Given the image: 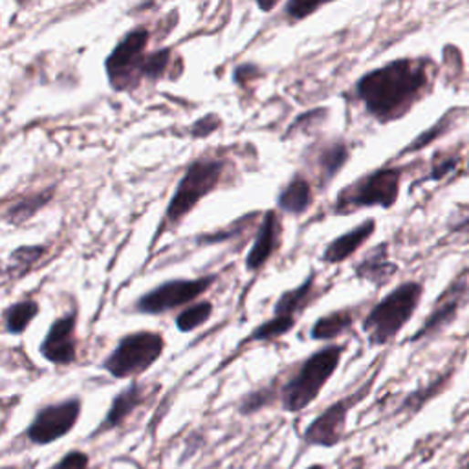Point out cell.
I'll use <instances>...</instances> for the list:
<instances>
[{
    "instance_id": "9",
    "label": "cell",
    "mask_w": 469,
    "mask_h": 469,
    "mask_svg": "<svg viewBox=\"0 0 469 469\" xmlns=\"http://www.w3.org/2000/svg\"><path fill=\"white\" fill-rule=\"evenodd\" d=\"M83 411L81 398H68L37 411L25 434L34 445H50L72 433Z\"/></svg>"
},
{
    "instance_id": "33",
    "label": "cell",
    "mask_w": 469,
    "mask_h": 469,
    "mask_svg": "<svg viewBox=\"0 0 469 469\" xmlns=\"http://www.w3.org/2000/svg\"><path fill=\"white\" fill-rule=\"evenodd\" d=\"M454 231H469V216H467L465 220H462V222L454 227Z\"/></svg>"
},
{
    "instance_id": "34",
    "label": "cell",
    "mask_w": 469,
    "mask_h": 469,
    "mask_svg": "<svg viewBox=\"0 0 469 469\" xmlns=\"http://www.w3.org/2000/svg\"><path fill=\"white\" fill-rule=\"evenodd\" d=\"M456 469H469V458H467L465 462H462V464H460Z\"/></svg>"
},
{
    "instance_id": "6",
    "label": "cell",
    "mask_w": 469,
    "mask_h": 469,
    "mask_svg": "<svg viewBox=\"0 0 469 469\" xmlns=\"http://www.w3.org/2000/svg\"><path fill=\"white\" fill-rule=\"evenodd\" d=\"M163 352L165 339L160 332L140 330L123 336L101 367L116 380H130L154 367Z\"/></svg>"
},
{
    "instance_id": "26",
    "label": "cell",
    "mask_w": 469,
    "mask_h": 469,
    "mask_svg": "<svg viewBox=\"0 0 469 469\" xmlns=\"http://www.w3.org/2000/svg\"><path fill=\"white\" fill-rule=\"evenodd\" d=\"M277 396H279V392L276 387H261L257 391H252L239 401V412L243 416L259 412L261 409L272 405L277 400Z\"/></svg>"
},
{
    "instance_id": "32",
    "label": "cell",
    "mask_w": 469,
    "mask_h": 469,
    "mask_svg": "<svg viewBox=\"0 0 469 469\" xmlns=\"http://www.w3.org/2000/svg\"><path fill=\"white\" fill-rule=\"evenodd\" d=\"M279 3H281V0H257V6L263 12H272Z\"/></svg>"
},
{
    "instance_id": "35",
    "label": "cell",
    "mask_w": 469,
    "mask_h": 469,
    "mask_svg": "<svg viewBox=\"0 0 469 469\" xmlns=\"http://www.w3.org/2000/svg\"><path fill=\"white\" fill-rule=\"evenodd\" d=\"M307 469H325V465H321V464H314V465H308Z\"/></svg>"
},
{
    "instance_id": "20",
    "label": "cell",
    "mask_w": 469,
    "mask_h": 469,
    "mask_svg": "<svg viewBox=\"0 0 469 469\" xmlns=\"http://www.w3.org/2000/svg\"><path fill=\"white\" fill-rule=\"evenodd\" d=\"M356 323V310L354 308H343L330 312L323 318H319L310 330V338L314 341H332L339 336L347 334Z\"/></svg>"
},
{
    "instance_id": "36",
    "label": "cell",
    "mask_w": 469,
    "mask_h": 469,
    "mask_svg": "<svg viewBox=\"0 0 469 469\" xmlns=\"http://www.w3.org/2000/svg\"><path fill=\"white\" fill-rule=\"evenodd\" d=\"M3 469H17V467H14V465H5Z\"/></svg>"
},
{
    "instance_id": "29",
    "label": "cell",
    "mask_w": 469,
    "mask_h": 469,
    "mask_svg": "<svg viewBox=\"0 0 469 469\" xmlns=\"http://www.w3.org/2000/svg\"><path fill=\"white\" fill-rule=\"evenodd\" d=\"M48 469H90V458L83 451H70Z\"/></svg>"
},
{
    "instance_id": "7",
    "label": "cell",
    "mask_w": 469,
    "mask_h": 469,
    "mask_svg": "<svg viewBox=\"0 0 469 469\" xmlns=\"http://www.w3.org/2000/svg\"><path fill=\"white\" fill-rule=\"evenodd\" d=\"M149 37L151 34L147 28H134L116 45L112 54L107 57V78L116 92L134 90L145 79L149 63Z\"/></svg>"
},
{
    "instance_id": "2",
    "label": "cell",
    "mask_w": 469,
    "mask_h": 469,
    "mask_svg": "<svg viewBox=\"0 0 469 469\" xmlns=\"http://www.w3.org/2000/svg\"><path fill=\"white\" fill-rule=\"evenodd\" d=\"M345 345H328L310 354L281 389V405L288 412H301L312 405L332 380L345 354Z\"/></svg>"
},
{
    "instance_id": "16",
    "label": "cell",
    "mask_w": 469,
    "mask_h": 469,
    "mask_svg": "<svg viewBox=\"0 0 469 469\" xmlns=\"http://www.w3.org/2000/svg\"><path fill=\"white\" fill-rule=\"evenodd\" d=\"M398 272V266L389 261V246L380 245L372 248L354 268L358 279L367 281L374 287H385Z\"/></svg>"
},
{
    "instance_id": "25",
    "label": "cell",
    "mask_w": 469,
    "mask_h": 469,
    "mask_svg": "<svg viewBox=\"0 0 469 469\" xmlns=\"http://www.w3.org/2000/svg\"><path fill=\"white\" fill-rule=\"evenodd\" d=\"M297 321L296 319H288V318H281V316H272L268 321H265L263 325H259L245 341V343H257V341H274L279 338H285L287 334L292 332V328H296Z\"/></svg>"
},
{
    "instance_id": "27",
    "label": "cell",
    "mask_w": 469,
    "mask_h": 469,
    "mask_svg": "<svg viewBox=\"0 0 469 469\" xmlns=\"http://www.w3.org/2000/svg\"><path fill=\"white\" fill-rule=\"evenodd\" d=\"M334 3V0H288L285 6V17L290 25L301 23L314 16L319 8Z\"/></svg>"
},
{
    "instance_id": "21",
    "label": "cell",
    "mask_w": 469,
    "mask_h": 469,
    "mask_svg": "<svg viewBox=\"0 0 469 469\" xmlns=\"http://www.w3.org/2000/svg\"><path fill=\"white\" fill-rule=\"evenodd\" d=\"M349 147L343 141H332L323 147L318 156V169H319V182L321 185H328L347 165L349 162Z\"/></svg>"
},
{
    "instance_id": "22",
    "label": "cell",
    "mask_w": 469,
    "mask_h": 469,
    "mask_svg": "<svg viewBox=\"0 0 469 469\" xmlns=\"http://www.w3.org/2000/svg\"><path fill=\"white\" fill-rule=\"evenodd\" d=\"M39 312L41 307L34 299H23L10 305L5 310V332L10 336H23L26 328L36 321Z\"/></svg>"
},
{
    "instance_id": "15",
    "label": "cell",
    "mask_w": 469,
    "mask_h": 469,
    "mask_svg": "<svg viewBox=\"0 0 469 469\" xmlns=\"http://www.w3.org/2000/svg\"><path fill=\"white\" fill-rule=\"evenodd\" d=\"M143 401H145V392L141 385L132 381L129 387H125L121 392L114 396L109 412L105 414L103 422L94 429L90 438H96L99 434H105L121 427L143 405Z\"/></svg>"
},
{
    "instance_id": "17",
    "label": "cell",
    "mask_w": 469,
    "mask_h": 469,
    "mask_svg": "<svg viewBox=\"0 0 469 469\" xmlns=\"http://www.w3.org/2000/svg\"><path fill=\"white\" fill-rule=\"evenodd\" d=\"M316 279L318 276L312 272L297 288H292L281 294V297L274 307V316L299 321L301 314L312 305L316 297Z\"/></svg>"
},
{
    "instance_id": "8",
    "label": "cell",
    "mask_w": 469,
    "mask_h": 469,
    "mask_svg": "<svg viewBox=\"0 0 469 469\" xmlns=\"http://www.w3.org/2000/svg\"><path fill=\"white\" fill-rule=\"evenodd\" d=\"M216 279H218V276L211 274V276H203V277H196V279L165 281V283L158 285L156 288L149 290L147 294H143L136 301L134 312L143 314V316L167 314L174 308H180L183 305L196 301L216 283Z\"/></svg>"
},
{
    "instance_id": "5",
    "label": "cell",
    "mask_w": 469,
    "mask_h": 469,
    "mask_svg": "<svg viewBox=\"0 0 469 469\" xmlns=\"http://www.w3.org/2000/svg\"><path fill=\"white\" fill-rule=\"evenodd\" d=\"M401 169L383 167L343 187L334 202L336 214H350L365 207H392L400 194Z\"/></svg>"
},
{
    "instance_id": "1",
    "label": "cell",
    "mask_w": 469,
    "mask_h": 469,
    "mask_svg": "<svg viewBox=\"0 0 469 469\" xmlns=\"http://www.w3.org/2000/svg\"><path fill=\"white\" fill-rule=\"evenodd\" d=\"M427 87L429 74L423 61L396 59L365 74L356 85V94L372 118L387 123L403 118Z\"/></svg>"
},
{
    "instance_id": "12",
    "label": "cell",
    "mask_w": 469,
    "mask_h": 469,
    "mask_svg": "<svg viewBox=\"0 0 469 469\" xmlns=\"http://www.w3.org/2000/svg\"><path fill=\"white\" fill-rule=\"evenodd\" d=\"M78 312L56 319L41 343V356L57 367H68L78 361Z\"/></svg>"
},
{
    "instance_id": "19",
    "label": "cell",
    "mask_w": 469,
    "mask_h": 469,
    "mask_svg": "<svg viewBox=\"0 0 469 469\" xmlns=\"http://www.w3.org/2000/svg\"><path fill=\"white\" fill-rule=\"evenodd\" d=\"M312 203H314L312 185L301 174H296L277 196L279 209L283 213H288V214H294V216L305 214L312 207Z\"/></svg>"
},
{
    "instance_id": "13",
    "label": "cell",
    "mask_w": 469,
    "mask_h": 469,
    "mask_svg": "<svg viewBox=\"0 0 469 469\" xmlns=\"http://www.w3.org/2000/svg\"><path fill=\"white\" fill-rule=\"evenodd\" d=\"M281 218L279 214L270 209L265 213L263 222L257 229L255 243L246 257V268L248 272H259L281 248Z\"/></svg>"
},
{
    "instance_id": "18",
    "label": "cell",
    "mask_w": 469,
    "mask_h": 469,
    "mask_svg": "<svg viewBox=\"0 0 469 469\" xmlns=\"http://www.w3.org/2000/svg\"><path fill=\"white\" fill-rule=\"evenodd\" d=\"M47 246L43 245H34V246H19L17 250H14L6 261L5 266V276H3V283L10 285V283H17L21 279H25L26 276H30L34 272V268L45 259L47 255Z\"/></svg>"
},
{
    "instance_id": "4",
    "label": "cell",
    "mask_w": 469,
    "mask_h": 469,
    "mask_svg": "<svg viewBox=\"0 0 469 469\" xmlns=\"http://www.w3.org/2000/svg\"><path fill=\"white\" fill-rule=\"evenodd\" d=\"M422 296L423 287L416 281H407L374 305L363 319V332L369 343L372 347L391 343L414 316Z\"/></svg>"
},
{
    "instance_id": "23",
    "label": "cell",
    "mask_w": 469,
    "mask_h": 469,
    "mask_svg": "<svg viewBox=\"0 0 469 469\" xmlns=\"http://www.w3.org/2000/svg\"><path fill=\"white\" fill-rule=\"evenodd\" d=\"M54 198V187L41 191V193H34L30 196H25L21 200H17L8 211H6V220L19 225L25 224L26 220H30L32 216H36L45 205L50 203V200Z\"/></svg>"
},
{
    "instance_id": "10",
    "label": "cell",
    "mask_w": 469,
    "mask_h": 469,
    "mask_svg": "<svg viewBox=\"0 0 469 469\" xmlns=\"http://www.w3.org/2000/svg\"><path fill=\"white\" fill-rule=\"evenodd\" d=\"M365 389L367 387H363L360 394H352L330 403L321 414H318L308 423V427L305 429L303 440L314 447H325V449L336 447L345 438L349 411L356 405V401L365 392Z\"/></svg>"
},
{
    "instance_id": "3",
    "label": "cell",
    "mask_w": 469,
    "mask_h": 469,
    "mask_svg": "<svg viewBox=\"0 0 469 469\" xmlns=\"http://www.w3.org/2000/svg\"><path fill=\"white\" fill-rule=\"evenodd\" d=\"M225 165V160L213 156H202L194 160L178 182L158 233H162L165 227H178L187 218V214L202 202V198L211 194L220 185Z\"/></svg>"
},
{
    "instance_id": "14",
    "label": "cell",
    "mask_w": 469,
    "mask_h": 469,
    "mask_svg": "<svg viewBox=\"0 0 469 469\" xmlns=\"http://www.w3.org/2000/svg\"><path fill=\"white\" fill-rule=\"evenodd\" d=\"M376 231V220L374 218H367L361 224H358L354 229L339 234V237L332 239L323 255L321 261L325 265H341L347 263L358 250H361V246L372 237Z\"/></svg>"
},
{
    "instance_id": "31",
    "label": "cell",
    "mask_w": 469,
    "mask_h": 469,
    "mask_svg": "<svg viewBox=\"0 0 469 469\" xmlns=\"http://www.w3.org/2000/svg\"><path fill=\"white\" fill-rule=\"evenodd\" d=\"M454 165H456V160H445V162L434 165V169H433V172H431V178H434V180L443 178L449 171L454 169Z\"/></svg>"
},
{
    "instance_id": "24",
    "label": "cell",
    "mask_w": 469,
    "mask_h": 469,
    "mask_svg": "<svg viewBox=\"0 0 469 469\" xmlns=\"http://www.w3.org/2000/svg\"><path fill=\"white\" fill-rule=\"evenodd\" d=\"M211 316H213V303L198 301L187 307L185 310H182L174 319V325L182 334H189L203 327L211 319Z\"/></svg>"
},
{
    "instance_id": "11",
    "label": "cell",
    "mask_w": 469,
    "mask_h": 469,
    "mask_svg": "<svg viewBox=\"0 0 469 469\" xmlns=\"http://www.w3.org/2000/svg\"><path fill=\"white\" fill-rule=\"evenodd\" d=\"M469 301V283H467V274H460L436 299L429 318L423 321L422 328L412 336V341L423 339L436 336L442 332L447 325H451L460 308Z\"/></svg>"
},
{
    "instance_id": "30",
    "label": "cell",
    "mask_w": 469,
    "mask_h": 469,
    "mask_svg": "<svg viewBox=\"0 0 469 469\" xmlns=\"http://www.w3.org/2000/svg\"><path fill=\"white\" fill-rule=\"evenodd\" d=\"M218 127H220V120L211 114V116H205V118L198 120V121L193 125L191 134H193L194 138H203V136L213 134Z\"/></svg>"
},
{
    "instance_id": "28",
    "label": "cell",
    "mask_w": 469,
    "mask_h": 469,
    "mask_svg": "<svg viewBox=\"0 0 469 469\" xmlns=\"http://www.w3.org/2000/svg\"><path fill=\"white\" fill-rule=\"evenodd\" d=\"M255 216V213L252 214H246L243 216L241 220H237L234 224H231L229 227H224V229H218V231H213V233H207V234H200V237L196 239L198 245H220L224 241H229L231 237H234V234L243 233V229L248 227V220H252Z\"/></svg>"
}]
</instances>
